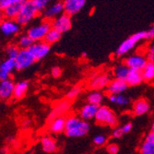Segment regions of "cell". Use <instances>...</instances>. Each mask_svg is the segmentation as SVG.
I'll return each instance as SVG.
<instances>
[{"instance_id": "cell-40", "label": "cell", "mask_w": 154, "mask_h": 154, "mask_svg": "<svg viewBox=\"0 0 154 154\" xmlns=\"http://www.w3.org/2000/svg\"><path fill=\"white\" fill-rule=\"evenodd\" d=\"M146 57L148 58L149 61H152L154 62V44L148 49V52H147V55Z\"/></svg>"}, {"instance_id": "cell-43", "label": "cell", "mask_w": 154, "mask_h": 154, "mask_svg": "<svg viewBox=\"0 0 154 154\" xmlns=\"http://www.w3.org/2000/svg\"><path fill=\"white\" fill-rule=\"evenodd\" d=\"M145 140L154 143V132H152V131L149 132V133L147 134L146 137H145Z\"/></svg>"}, {"instance_id": "cell-44", "label": "cell", "mask_w": 154, "mask_h": 154, "mask_svg": "<svg viewBox=\"0 0 154 154\" xmlns=\"http://www.w3.org/2000/svg\"><path fill=\"white\" fill-rule=\"evenodd\" d=\"M3 16H4V15H3V11H2L1 9H0V24H1V22L3 21V20H2Z\"/></svg>"}, {"instance_id": "cell-27", "label": "cell", "mask_w": 154, "mask_h": 154, "mask_svg": "<svg viewBox=\"0 0 154 154\" xmlns=\"http://www.w3.org/2000/svg\"><path fill=\"white\" fill-rule=\"evenodd\" d=\"M141 72H142L144 81H149V82L153 81L154 80V62L149 61Z\"/></svg>"}, {"instance_id": "cell-13", "label": "cell", "mask_w": 154, "mask_h": 154, "mask_svg": "<svg viewBox=\"0 0 154 154\" xmlns=\"http://www.w3.org/2000/svg\"><path fill=\"white\" fill-rule=\"evenodd\" d=\"M20 26L15 20H4L0 24V31L5 36H12L19 33Z\"/></svg>"}, {"instance_id": "cell-33", "label": "cell", "mask_w": 154, "mask_h": 154, "mask_svg": "<svg viewBox=\"0 0 154 154\" xmlns=\"http://www.w3.org/2000/svg\"><path fill=\"white\" fill-rule=\"evenodd\" d=\"M32 1L39 13L43 11L45 12V10L48 8L49 1H47V0H32Z\"/></svg>"}, {"instance_id": "cell-10", "label": "cell", "mask_w": 154, "mask_h": 154, "mask_svg": "<svg viewBox=\"0 0 154 154\" xmlns=\"http://www.w3.org/2000/svg\"><path fill=\"white\" fill-rule=\"evenodd\" d=\"M52 27L54 30L58 31L61 33L66 32L71 29L72 27V20L71 17L67 14L64 13L61 16L57 17L52 21Z\"/></svg>"}, {"instance_id": "cell-41", "label": "cell", "mask_w": 154, "mask_h": 154, "mask_svg": "<svg viewBox=\"0 0 154 154\" xmlns=\"http://www.w3.org/2000/svg\"><path fill=\"white\" fill-rule=\"evenodd\" d=\"M51 74L54 78H59L62 74V69L59 66H54L52 68Z\"/></svg>"}, {"instance_id": "cell-3", "label": "cell", "mask_w": 154, "mask_h": 154, "mask_svg": "<svg viewBox=\"0 0 154 154\" xmlns=\"http://www.w3.org/2000/svg\"><path fill=\"white\" fill-rule=\"evenodd\" d=\"M95 120L98 124L111 128L116 127L118 124V118L116 114L109 106L106 105H101L99 107Z\"/></svg>"}, {"instance_id": "cell-2", "label": "cell", "mask_w": 154, "mask_h": 154, "mask_svg": "<svg viewBox=\"0 0 154 154\" xmlns=\"http://www.w3.org/2000/svg\"><path fill=\"white\" fill-rule=\"evenodd\" d=\"M142 40H148L147 31H140L134 33L133 35L129 36L125 40H124L120 45L117 47L116 54L117 57H123V55L127 54L131 50L135 48V46Z\"/></svg>"}, {"instance_id": "cell-4", "label": "cell", "mask_w": 154, "mask_h": 154, "mask_svg": "<svg viewBox=\"0 0 154 154\" xmlns=\"http://www.w3.org/2000/svg\"><path fill=\"white\" fill-rule=\"evenodd\" d=\"M52 21L46 20L43 22H41L37 25L31 27L27 32V35L33 40L34 43L36 42L45 41V36L52 29Z\"/></svg>"}, {"instance_id": "cell-38", "label": "cell", "mask_w": 154, "mask_h": 154, "mask_svg": "<svg viewBox=\"0 0 154 154\" xmlns=\"http://www.w3.org/2000/svg\"><path fill=\"white\" fill-rule=\"evenodd\" d=\"M120 128H121V129H122V131H123V133L125 135V134H128L132 130V128H133V124L131 122H128V123L122 125Z\"/></svg>"}, {"instance_id": "cell-7", "label": "cell", "mask_w": 154, "mask_h": 154, "mask_svg": "<svg viewBox=\"0 0 154 154\" xmlns=\"http://www.w3.org/2000/svg\"><path fill=\"white\" fill-rule=\"evenodd\" d=\"M111 77L107 73H100L95 74L90 80L89 86L90 89L96 91H101L103 90L107 89L108 85L111 82Z\"/></svg>"}, {"instance_id": "cell-46", "label": "cell", "mask_w": 154, "mask_h": 154, "mask_svg": "<svg viewBox=\"0 0 154 154\" xmlns=\"http://www.w3.org/2000/svg\"><path fill=\"white\" fill-rule=\"evenodd\" d=\"M0 64H1V63H0Z\"/></svg>"}, {"instance_id": "cell-37", "label": "cell", "mask_w": 154, "mask_h": 154, "mask_svg": "<svg viewBox=\"0 0 154 154\" xmlns=\"http://www.w3.org/2000/svg\"><path fill=\"white\" fill-rule=\"evenodd\" d=\"M15 2H16V0H0V9L4 11L5 9H7L8 7L13 5Z\"/></svg>"}, {"instance_id": "cell-21", "label": "cell", "mask_w": 154, "mask_h": 154, "mask_svg": "<svg viewBox=\"0 0 154 154\" xmlns=\"http://www.w3.org/2000/svg\"><path fill=\"white\" fill-rule=\"evenodd\" d=\"M41 146L45 153H54L57 150V143L51 136H44L41 138Z\"/></svg>"}, {"instance_id": "cell-45", "label": "cell", "mask_w": 154, "mask_h": 154, "mask_svg": "<svg viewBox=\"0 0 154 154\" xmlns=\"http://www.w3.org/2000/svg\"><path fill=\"white\" fill-rule=\"evenodd\" d=\"M150 131L154 132V121H153V123H152V125H151V130H150Z\"/></svg>"}, {"instance_id": "cell-39", "label": "cell", "mask_w": 154, "mask_h": 154, "mask_svg": "<svg viewBox=\"0 0 154 154\" xmlns=\"http://www.w3.org/2000/svg\"><path fill=\"white\" fill-rule=\"evenodd\" d=\"M124 135H125V134L123 133V131H122V129H121L120 127H116V128L113 130V132H112V137H113L114 138H120V137H122Z\"/></svg>"}, {"instance_id": "cell-23", "label": "cell", "mask_w": 154, "mask_h": 154, "mask_svg": "<svg viewBox=\"0 0 154 154\" xmlns=\"http://www.w3.org/2000/svg\"><path fill=\"white\" fill-rule=\"evenodd\" d=\"M130 71V69L125 66L124 63L122 64H118L116 65L114 68H113V76L114 79H120V80H125L127 79V77Z\"/></svg>"}, {"instance_id": "cell-36", "label": "cell", "mask_w": 154, "mask_h": 154, "mask_svg": "<svg viewBox=\"0 0 154 154\" xmlns=\"http://www.w3.org/2000/svg\"><path fill=\"white\" fill-rule=\"evenodd\" d=\"M106 150L109 154H117L119 152V146L116 143H109L106 146Z\"/></svg>"}, {"instance_id": "cell-28", "label": "cell", "mask_w": 154, "mask_h": 154, "mask_svg": "<svg viewBox=\"0 0 154 154\" xmlns=\"http://www.w3.org/2000/svg\"><path fill=\"white\" fill-rule=\"evenodd\" d=\"M61 37H62V33L57 30H54V28H52V29L49 31V32L47 33V35L45 36V42L47 43L48 45H52L55 43H57V42L61 39Z\"/></svg>"}, {"instance_id": "cell-35", "label": "cell", "mask_w": 154, "mask_h": 154, "mask_svg": "<svg viewBox=\"0 0 154 154\" xmlns=\"http://www.w3.org/2000/svg\"><path fill=\"white\" fill-rule=\"evenodd\" d=\"M107 141V137L106 136L103 135V134H99V135H96L93 137V143L94 145L100 147V146H103Z\"/></svg>"}, {"instance_id": "cell-15", "label": "cell", "mask_w": 154, "mask_h": 154, "mask_svg": "<svg viewBox=\"0 0 154 154\" xmlns=\"http://www.w3.org/2000/svg\"><path fill=\"white\" fill-rule=\"evenodd\" d=\"M128 85L125 80H120V79H112L110 84L108 85L106 91L109 93V95H117V94H122L125 91L128 90Z\"/></svg>"}, {"instance_id": "cell-12", "label": "cell", "mask_w": 154, "mask_h": 154, "mask_svg": "<svg viewBox=\"0 0 154 154\" xmlns=\"http://www.w3.org/2000/svg\"><path fill=\"white\" fill-rule=\"evenodd\" d=\"M85 0H66V1H64L65 13L67 14L68 16L72 17L80 12L82 8L85 7Z\"/></svg>"}, {"instance_id": "cell-9", "label": "cell", "mask_w": 154, "mask_h": 154, "mask_svg": "<svg viewBox=\"0 0 154 154\" xmlns=\"http://www.w3.org/2000/svg\"><path fill=\"white\" fill-rule=\"evenodd\" d=\"M36 60L33 58L29 50H20L18 57L15 59L16 69L17 70H23L32 66Z\"/></svg>"}, {"instance_id": "cell-31", "label": "cell", "mask_w": 154, "mask_h": 154, "mask_svg": "<svg viewBox=\"0 0 154 154\" xmlns=\"http://www.w3.org/2000/svg\"><path fill=\"white\" fill-rule=\"evenodd\" d=\"M139 154H154V143L144 140L139 148Z\"/></svg>"}, {"instance_id": "cell-14", "label": "cell", "mask_w": 154, "mask_h": 154, "mask_svg": "<svg viewBox=\"0 0 154 154\" xmlns=\"http://www.w3.org/2000/svg\"><path fill=\"white\" fill-rule=\"evenodd\" d=\"M99 107L98 105H94L91 103H87L86 104H84L79 112V116L84 120V121H87L89 122L90 120L95 119L96 115H97V112L99 110Z\"/></svg>"}, {"instance_id": "cell-1", "label": "cell", "mask_w": 154, "mask_h": 154, "mask_svg": "<svg viewBox=\"0 0 154 154\" xmlns=\"http://www.w3.org/2000/svg\"><path fill=\"white\" fill-rule=\"evenodd\" d=\"M91 130L89 122L82 120L79 116L71 115L68 116L66 120L65 134L68 137H85Z\"/></svg>"}, {"instance_id": "cell-25", "label": "cell", "mask_w": 154, "mask_h": 154, "mask_svg": "<svg viewBox=\"0 0 154 154\" xmlns=\"http://www.w3.org/2000/svg\"><path fill=\"white\" fill-rule=\"evenodd\" d=\"M108 101L116 106H128L130 103V100L128 96L124 94H117V95H109Z\"/></svg>"}, {"instance_id": "cell-6", "label": "cell", "mask_w": 154, "mask_h": 154, "mask_svg": "<svg viewBox=\"0 0 154 154\" xmlns=\"http://www.w3.org/2000/svg\"><path fill=\"white\" fill-rule=\"evenodd\" d=\"M149 60L143 54H135L128 57L124 60V64L127 66L129 69L132 70H138L142 71L145 66L148 64Z\"/></svg>"}, {"instance_id": "cell-17", "label": "cell", "mask_w": 154, "mask_h": 154, "mask_svg": "<svg viewBox=\"0 0 154 154\" xmlns=\"http://www.w3.org/2000/svg\"><path fill=\"white\" fill-rule=\"evenodd\" d=\"M25 2L26 0H16L15 3L3 11L4 17H6L7 20H16L20 12L21 11Z\"/></svg>"}, {"instance_id": "cell-24", "label": "cell", "mask_w": 154, "mask_h": 154, "mask_svg": "<svg viewBox=\"0 0 154 154\" xmlns=\"http://www.w3.org/2000/svg\"><path fill=\"white\" fill-rule=\"evenodd\" d=\"M29 89V82L27 80H22L15 84V90H14V97L16 99H21L23 98Z\"/></svg>"}, {"instance_id": "cell-8", "label": "cell", "mask_w": 154, "mask_h": 154, "mask_svg": "<svg viewBox=\"0 0 154 154\" xmlns=\"http://www.w3.org/2000/svg\"><path fill=\"white\" fill-rule=\"evenodd\" d=\"M28 50L30 51L33 58L36 61H39V60L44 59L49 54L51 50V45L45 43V41L36 42V43H34Z\"/></svg>"}, {"instance_id": "cell-26", "label": "cell", "mask_w": 154, "mask_h": 154, "mask_svg": "<svg viewBox=\"0 0 154 154\" xmlns=\"http://www.w3.org/2000/svg\"><path fill=\"white\" fill-rule=\"evenodd\" d=\"M103 100H104V94L102 91H92L87 96V103L98 106H101Z\"/></svg>"}, {"instance_id": "cell-5", "label": "cell", "mask_w": 154, "mask_h": 154, "mask_svg": "<svg viewBox=\"0 0 154 154\" xmlns=\"http://www.w3.org/2000/svg\"><path fill=\"white\" fill-rule=\"evenodd\" d=\"M38 14L39 12L33 6L32 0L31 1H26L25 4L23 5L21 11L19 14V16L15 20L20 26H24L29 24L32 20H34Z\"/></svg>"}, {"instance_id": "cell-29", "label": "cell", "mask_w": 154, "mask_h": 154, "mask_svg": "<svg viewBox=\"0 0 154 154\" xmlns=\"http://www.w3.org/2000/svg\"><path fill=\"white\" fill-rule=\"evenodd\" d=\"M33 44H34L33 40L30 38L27 34H24L21 35L18 41V47L20 50H28Z\"/></svg>"}, {"instance_id": "cell-30", "label": "cell", "mask_w": 154, "mask_h": 154, "mask_svg": "<svg viewBox=\"0 0 154 154\" xmlns=\"http://www.w3.org/2000/svg\"><path fill=\"white\" fill-rule=\"evenodd\" d=\"M14 68H16V63L14 59L7 58L0 64V71L10 74Z\"/></svg>"}, {"instance_id": "cell-16", "label": "cell", "mask_w": 154, "mask_h": 154, "mask_svg": "<svg viewBox=\"0 0 154 154\" xmlns=\"http://www.w3.org/2000/svg\"><path fill=\"white\" fill-rule=\"evenodd\" d=\"M65 13L64 9V2H55L52 4L51 6H48V8L45 10L44 14L45 17L50 20L52 19H57V17L61 16L62 14Z\"/></svg>"}, {"instance_id": "cell-18", "label": "cell", "mask_w": 154, "mask_h": 154, "mask_svg": "<svg viewBox=\"0 0 154 154\" xmlns=\"http://www.w3.org/2000/svg\"><path fill=\"white\" fill-rule=\"evenodd\" d=\"M150 109V105L146 99H137L132 106V113L136 116H142L146 115Z\"/></svg>"}, {"instance_id": "cell-22", "label": "cell", "mask_w": 154, "mask_h": 154, "mask_svg": "<svg viewBox=\"0 0 154 154\" xmlns=\"http://www.w3.org/2000/svg\"><path fill=\"white\" fill-rule=\"evenodd\" d=\"M144 81L142 72L138 70H132L130 69V71L125 79V82L128 83V87H136L140 85V84Z\"/></svg>"}, {"instance_id": "cell-11", "label": "cell", "mask_w": 154, "mask_h": 154, "mask_svg": "<svg viewBox=\"0 0 154 154\" xmlns=\"http://www.w3.org/2000/svg\"><path fill=\"white\" fill-rule=\"evenodd\" d=\"M70 106H71V103L68 100L59 102L58 103L55 104V106L50 112V114L48 116V121L51 122L52 120L57 118V117L66 116V114L68 112Z\"/></svg>"}, {"instance_id": "cell-20", "label": "cell", "mask_w": 154, "mask_h": 154, "mask_svg": "<svg viewBox=\"0 0 154 154\" xmlns=\"http://www.w3.org/2000/svg\"><path fill=\"white\" fill-rule=\"evenodd\" d=\"M15 84L11 79L0 82V99L8 100L14 95Z\"/></svg>"}, {"instance_id": "cell-42", "label": "cell", "mask_w": 154, "mask_h": 154, "mask_svg": "<svg viewBox=\"0 0 154 154\" xmlns=\"http://www.w3.org/2000/svg\"><path fill=\"white\" fill-rule=\"evenodd\" d=\"M147 35H148V40H152L154 39V24L151 25L149 30L147 31Z\"/></svg>"}, {"instance_id": "cell-34", "label": "cell", "mask_w": 154, "mask_h": 154, "mask_svg": "<svg viewBox=\"0 0 154 154\" xmlns=\"http://www.w3.org/2000/svg\"><path fill=\"white\" fill-rule=\"evenodd\" d=\"M20 51V49L17 45H9L7 48V54H8V58H11V59L15 60L16 57H18Z\"/></svg>"}, {"instance_id": "cell-19", "label": "cell", "mask_w": 154, "mask_h": 154, "mask_svg": "<svg viewBox=\"0 0 154 154\" xmlns=\"http://www.w3.org/2000/svg\"><path fill=\"white\" fill-rule=\"evenodd\" d=\"M66 120V116L57 117V118L52 120L51 122H49L48 131L51 134H54V135H58V134H61L63 132L65 133Z\"/></svg>"}, {"instance_id": "cell-32", "label": "cell", "mask_w": 154, "mask_h": 154, "mask_svg": "<svg viewBox=\"0 0 154 154\" xmlns=\"http://www.w3.org/2000/svg\"><path fill=\"white\" fill-rule=\"evenodd\" d=\"M81 87L80 86H74L72 87L70 90H69L66 93V100L68 101H72V100H75L76 98L81 93Z\"/></svg>"}]
</instances>
